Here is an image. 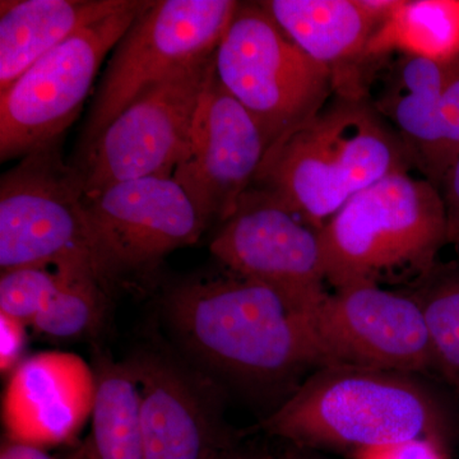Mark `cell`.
I'll return each instance as SVG.
<instances>
[{
    "label": "cell",
    "mask_w": 459,
    "mask_h": 459,
    "mask_svg": "<svg viewBox=\"0 0 459 459\" xmlns=\"http://www.w3.org/2000/svg\"><path fill=\"white\" fill-rule=\"evenodd\" d=\"M411 168L376 108L342 93L271 144L252 186L319 231L358 193Z\"/></svg>",
    "instance_id": "obj_1"
},
{
    "label": "cell",
    "mask_w": 459,
    "mask_h": 459,
    "mask_svg": "<svg viewBox=\"0 0 459 459\" xmlns=\"http://www.w3.org/2000/svg\"><path fill=\"white\" fill-rule=\"evenodd\" d=\"M165 307L186 349L238 379L277 383L328 367L307 320L267 286L232 272L180 283Z\"/></svg>",
    "instance_id": "obj_2"
},
{
    "label": "cell",
    "mask_w": 459,
    "mask_h": 459,
    "mask_svg": "<svg viewBox=\"0 0 459 459\" xmlns=\"http://www.w3.org/2000/svg\"><path fill=\"white\" fill-rule=\"evenodd\" d=\"M446 425L442 403L420 376L329 365L305 377L261 428L300 448L361 453L439 440Z\"/></svg>",
    "instance_id": "obj_3"
},
{
    "label": "cell",
    "mask_w": 459,
    "mask_h": 459,
    "mask_svg": "<svg viewBox=\"0 0 459 459\" xmlns=\"http://www.w3.org/2000/svg\"><path fill=\"white\" fill-rule=\"evenodd\" d=\"M319 238L333 289L397 277L418 281L448 244L442 192L425 178L394 172L350 199Z\"/></svg>",
    "instance_id": "obj_4"
},
{
    "label": "cell",
    "mask_w": 459,
    "mask_h": 459,
    "mask_svg": "<svg viewBox=\"0 0 459 459\" xmlns=\"http://www.w3.org/2000/svg\"><path fill=\"white\" fill-rule=\"evenodd\" d=\"M74 265L115 276L84 207L82 178L60 156L59 141L25 156L0 180V271Z\"/></svg>",
    "instance_id": "obj_5"
},
{
    "label": "cell",
    "mask_w": 459,
    "mask_h": 459,
    "mask_svg": "<svg viewBox=\"0 0 459 459\" xmlns=\"http://www.w3.org/2000/svg\"><path fill=\"white\" fill-rule=\"evenodd\" d=\"M214 72L270 146L327 104L334 74L295 44L259 3H240L214 51Z\"/></svg>",
    "instance_id": "obj_6"
},
{
    "label": "cell",
    "mask_w": 459,
    "mask_h": 459,
    "mask_svg": "<svg viewBox=\"0 0 459 459\" xmlns=\"http://www.w3.org/2000/svg\"><path fill=\"white\" fill-rule=\"evenodd\" d=\"M240 3L155 0L115 48L84 126L82 155L124 108L177 69L213 56Z\"/></svg>",
    "instance_id": "obj_7"
},
{
    "label": "cell",
    "mask_w": 459,
    "mask_h": 459,
    "mask_svg": "<svg viewBox=\"0 0 459 459\" xmlns=\"http://www.w3.org/2000/svg\"><path fill=\"white\" fill-rule=\"evenodd\" d=\"M150 2L126 7L45 54L0 92V159L27 156L60 140L80 113L105 56Z\"/></svg>",
    "instance_id": "obj_8"
},
{
    "label": "cell",
    "mask_w": 459,
    "mask_h": 459,
    "mask_svg": "<svg viewBox=\"0 0 459 459\" xmlns=\"http://www.w3.org/2000/svg\"><path fill=\"white\" fill-rule=\"evenodd\" d=\"M213 63L214 54L177 69L108 124L75 168L84 195L120 181L174 175Z\"/></svg>",
    "instance_id": "obj_9"
},
{
    "label": "cell",
    "mask_w": 459,
    "mask_h": 459,
    "mask_svg": "<svg viewBox=\"0 0 459 459\" xmlns=\"http://www.w3.org/2000/svg\"><path fill=\"white\" fill-rule=\"evenodd\" d=\"M211 253L226 270L267 286L307 323L329 295L319 231L250 186Z\"/></svg>",
    "instance_id": "obj_10"
},
{
    "label": "cell",
    "mask_w": 459,
    "mask_h": 459,
    "mask_svg": "<svg viewBox=\"0 0 459 459\" xmlns=\"http://www.w3.org/2000/svg\"><path fill=\"white\" fill-rule=\"evenodd\" d=\"M329 365L434 373L424 316L409 292L374 282L351 283L329 292L309 322Z\"/></svg>",
    "instance_id": "obj_11"
},
{
    "label": "cell",
    "mask_w": 459,
    "mask_h": 459,
    "mask_svg": "<svg viewBox=\"0 0 459 459\" xmlns=\"http://www.w3.org/2000/svg\"><path fill=\"white\" fill-rule=\"evenodd\" d=\"M84 207L115 279L197 243L210 228L172 177L115 183L84 195Z\"/></svg>",
    "instance_id": "obj_12"
},
{
    "label": "cell",
    "mask_w": 459,
    "mask_h": 459,
    "mask_svg": "<svg viewBox=\"0 0 459 459\" xmlns=\"http://www.w3.org/2000/svg\"><path fill=\"white\" fill-rule=\"evenodd\" d=\"M268 148L261 126L220 82L213 63L188 146L172 175L208 225H222L235 212Z\"/></svg>",
    "instance_id": "obj_13"
},
{
    "label": "cell",
    "mask_w": 459,
    "mask_h": 459,
    "mask_svg": "<svg viewBox=\"0 0 459 459\" xmlns=\"http://www.w3.org/2000/svg\"><path fill=\"white\" fill-rule=\"evenodd\" d=\"M95 395V371L81 356H30L12 373L3 395L8 442L41 449L71 442L92 416Z\"/></svg>",
    "instance_id": "obj_14"
},
{
    "label": "cell",
    "mask_w": 459,
    "mask_h": 459,
    "mask_svg": "<svg viewBox=\"0 0 459 459\" xmlns=\"http://www.w3.org/2000/svg\"><path fill=\"white\" fill-rule=\"evenodd\" d=\"M128 364L140 386L144 459H212L232 446L210 398L177 364L156 353Z\"/></svg>",
    "instance_id": "obj_15"
},
{
    "label": "cell",
    "mask_w": 459,
    "mask_h": 459,
    "mask_svg": "<svg viewBox=\"0 0 459 459\" xmlns=\"http://www.w3.org/2000/svg\"><path fill=\"white\" fill-rule=\"evenodd\" d=\"M452 62L402 54L374 108L391 122L412 166L439 189L440 110Z\"/></svg>",
    "instance_id": "obj_16"
},
{
    "label": "cell",
    "mask_w": 459,
    "mask_h": 459,
    "mask_svg": "<svg viewBox=\"0 0 459 459\" xmlns=\"http://www.w3.org/2000/svg\"><path fill=\"white\" fill-rule=\"evenodd\" d=\"M126 3L128 0H2L0 92L74 33L120 11Z\"/></svg>",
    "instance_id": "obj_17"
},
{
    "label": "cell",
    "mask_w": 459,
    "mask_h": 459,
    "mask_svg": "<svg viewBox=\"0 0 459 459\" xmlns=\"http://www.w3.org/2000/svg\"><path fill=\"white\" fill-rule=\"evenodd\" d=\"M292 41L320 65L334 66L364 57L377 25L356 0L259 2Z\"/></svg>",
    "instance_id": "obj_18"
},
{
    "label": "cell",
    "mask_w": 459,
    "mask_h": 459,
    "mask_svg": "<svg viewBox=\"0 0 459 459\" xmlns=\"http://www.w3.org/2000/svg\"><path fill=\"white\" fill-rule=\"evenodd\" d=\"M392 51L435 62L459 56V0H403L373 33L364 57Z\"/></svg>",
    "instance_id": "obj_19"
},
{
    "label": "cell",
    "mask_w": 459,
    "mask_h": 459,
    "mask_svg": "<svg viewBox=\"0 0 459 459\" xmlns=\"http://www.w3.org/2000/svg\"><path fill=\"white\" fill-rule=\"evenodd\" d=\"M96 376L92 437L89 443L96 459H144L141 392L126 364L101 362Z\"/></svg>",
    "instance_id": "obj_20"
},
{
    "label": "cell",
    "mask_w": 459,
    "mask_h": 459,
    "mask_svg": "<svg viewBox=\"0 0 459 459\" xmlns=\"http://www.w3.org/2000/svg\"><path fill=\"white\" fill-rule=\"evenodd\" d=\"M409 294L424 316L434 373L459 394V265H435Z\"/></svg>",
    "instance_id": "obj_21"
},
{
    "label": "cell",
    "mask_w": 459,
    "mask_h": 459,
    "mask_svg": "<svg viewBox=\"0 0 459 459\" xmlns=\"http://www.w3.org/2000/svg\"><path fill=\"white\" fill-rule=\"evenodd\" d=\"M108 286L86 268L62 265L56 292L31 327L44 336L75 338L98 327L107 307Z\"/></svg>",
    "instance_id": "obj_22"
},
{
    "label": "cell",
    "mask_w": 459,
    "mask_h": 459,
    "mask_svg": "<svg viewBox=\"0 0 459 459\" xmlns=\"http://www.w3.org/2000/svg\"><path fill=\"white\" fill-rule=\"evenodd\" d=\"M62 265H31L0 274V313L31 325L56 292Z\"/></svg>",
    "instance_id": "obj_23"
},
{
    "label": "cell",
    "mask_w": 459,
    "mask_h": 459,
    "mask_svg": "<svg viewBox=\"0 0 459 459\" xmlns=\"http://www.w3.org/2000/svg\"><path fill=\"white\" fill-rule=\"evenodd\" d=\"M459 155V56L452 62L440 110L439 169L444 178Z\"/></svg>",
    "instance_id": "obj_24"
},
{
    "label": "cell",
    "mask_w": 459,
    "mask_h": 459,
    "mask_svg": "<svg viewBox=\"0 0 459 459\" xmlns=\"http://www.w3.org/2000/svg\"><path fill=\"white\" fill-rule=\"evenodd\" d=\"M26 343V325L0 313V369L3 374L13 373L21 364Z\"/></svg>",
    "instance_id": "obj_25"
},
{
    "label": "cell",
    "mask_w": 459,
    "mask_h": 459,
    "mask_svg": "<svg viewBox=\"0 0 459 459\" xmlns=\"http://www.w3.org/2000/svg\"><path fill=\"white\" fill-rule=\"evenodd\" d=\"M437 446V440H412L388 448L361 452L359 459H443Z\"/></svg>",
    "instance_id": "obj_26"
},
{
    "label": "cell",
    "mask_w": 459,
    "mask_h": 459,
    "mask_svg": "<svg viewBox=\"0 0 459 459\" xmlns=\"http://www.w3.org/2000/svg\"><path fill=\"white\" fill-rule=\"evenodd\" d=\"M440 192L446 205L448 244L459 246V155L444 178Z\"/></svg>",
    "instance_id": "obj_27"
},
{
    "label": "cell",
    "mask_w": 459,
    "mask_h": 459,
    "mask_svg": "<svg viewBox=\"0 0 459 459\" xmlns=\"http://www.w3.org/2000/svg\"><path fill=\"white\" fill-rule=\"evenodd\" d=\"M356 2L377 27H380L394 16L403 0H356Z\"/></svg>",
    "instance_id": "obj_28"
},
{
    "label": "cell",
    "mask_w": 459,
    "mask_h": 459,
    "mask_svg": "<svg viewBox=\"0 0 459 459\" xmlns=\"http://www.w3.org/2000/svg\"><path fill=\"white\" fill-rule=\"evenodd\" d=\"M0 459H56L51 457L45 452V449L38 446H26V444H18L8 442L3 446Z\"/></svg>",
    "instance_id": "obj_29"
},
{
    "label": "cell",
    "mask_w": 459,
    "mask_h": 459,
    "mask_svg": "<svg viewBox=\"0 0 459 459\" xmlns=\"http://www.w3.org/2000/svg\"><path fill=\"white\" fill-rule=\"evenodd\" d=\"M267 459H323L314 455L312 449L300 448L291 446L285 452L281 453L277 457H267Z\"/></svg>",
    "instance_id": "obj_30"
},
{
    "label": "cell",
    "mask_w": 459,
    "mask_h": 459,
    "mask_svg": "<svg viewBox=\"0 0 459 459\" xmlns=\"http://www.w3.org/2000/svg\"><path fill=\"white\" fill-rule=\"evenodd\" d=\"M212 459H267L256 457V455H247V453L237 451L234 446L223 449V451L217 453Z\"/></svg>",
    "instance_id": "obj_31"
},
{
    "label": "cell",
    "mask_w": 459,
    "mask_h": 459,
    "mask_svg": "<svg viewBox=\"0 0 459 459\" xmlns=\"http://www.w3.org/2000/svg\"><path fill=\"white\" fill-rule=\"evenodd\" d=\"M75 459H96L93 457L92 452H91L89 444H87V448L83 449L82 452L78 455V457Z\"/></svg>",
    "instance_id": "obj_32"
}]
</instances>
